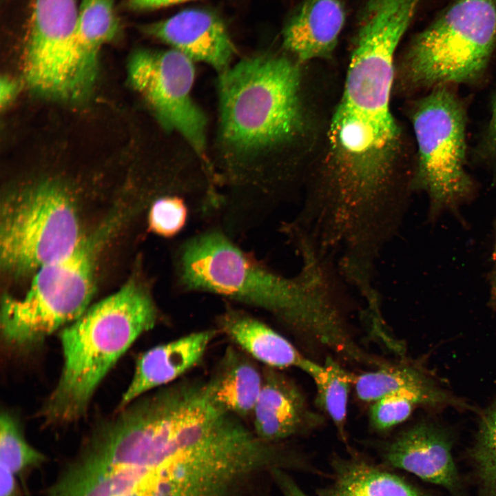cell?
I'll list each match as a JSON object with an SVG mask.
<instances>
[{"instance_id":"obj_1","label":"cell","mask_w":496,"mask_h":496,"mask_svg":"<svg viewBox=\"0 0 496 496\" xmlns=\"http://www.w3.org/2000/svg\"><path fill=\"white\" fill-rule=\"evenodd\" d=\"M411 23L401 8L386 2L362 6L343 94L330 125L333 158L331 187L346 209L380 207L390 192L398 130L390 110L396 49Z\"/></svg>"},{"instance_id":"obj_2","label":"cell","mask_w":496,"mask_h":496,"mask_svg":"<svg viewBox=\"0 0 496 496\" xmlns=\"http://www.w3.org/2000/svg\"><path fill=\"white\" fill-rule=\"evenodd\" d=\"M85 441L103 496H233L236 463L191 414L134 417Z\"/></svg>"},{"instance_id":"obj_3","label":"cell","mask_w":496,"mask_h":496,"mask_svg":"<svg viewBox=\"0 0 496 496\" xmlns=\"http://www.w3.org/2000/svg\"><path fill=\"white\" fill-rule=\"evenodd\" d=\"M176 259L178 281L185 290L213 293L262 309L311 347L324 345L335 333V293L327 272L314 260H304L298 276L287 278L216 229L188 239Z\"/></svg>"},{"instance_id":"obj_4","label":"cell","mask_w":496,"mask_h":496,"mask_svg":"<svg viewBox=\"0 0 496 496\" xmlns=\"http://www.w3.org/2000/svg\"><path fill=\"white\" fill-rule=\"evenodd\" d=\"M298 64L285 56L261 54L220 73L219 143L228 172L238 183L258 184L267 158L301 131Z\"/></svg>"},{"instance_id":"obj_5","label":"cell","mask_w":496,"mask_h":496,"mask_svg":"<svg viewBox=\"0 0 496 496\" xmlns=\"http://www.w3.org/2000/svg\"><path fill=\"white\" fill-rule=\"evenodd\" d=\"M158 310L146 285L136 279L90 308L63 329V366L41 411L47 424L82 416L95 389L121 355L152 329Z\"/></svg>"},{"instance_id":"obj_6","label":"cell","mask_w":496,"mask_h":496,"mask_svg":"<svg viewBox=\"0 0 496 496\" xmlns=\"http://www.w3.org/2000/svg\"><path fill=\"white\" fill-rule=\"evenodd\" d=\"M83 242L75 204L55 183L17 192L1 204L0 261L11 276L35 273L70 255Z\"/></svg>"},{"instance_id":"obj_7","label":"cell","mask_w":496,"mask_h":496,"mask_svg":"<svg viewBox=\"0 0 496 496\" xmlns=\"http://www.w3.org/2000/svg\"><path fill=\"white\" fill-rule=\"evenodd\" d=\"M496 44V0H455L411 41L404 68L418 85L468 81Z\"/></svg>"},{"instance_id":"obj_8","label":"cell","mask_w":496,"mask_h":496,"mask_svg":"<svg viewBox=\"0 0 496 496\" xmlns=\"http://www.w3.org/2000/svg\"><path fill=\"white\" fill-rule=\"evenodd\" d=\"M92 251L84 241L70 255L39 269L21 297L6 295L1 305V333L14 347L39 343L88 309L94 293Z\"/></svg>"},{"instance_id":"obj_9","label":"cell","mask_w":496,"mask_h":496,"mask_svg":"<svg viewBox=\"0 0 496 496\" xmlns=\"http://www.w3.org/2000/svg\"><path fill=\"white\" fill-rule=\"evenodd\" d=\"M413 123L419 150L416 185L427 195L428 219L446 213L459 216L475 196L464 169L463 110L450 91L437 88L417 105Z\"/></svg>"},{"instance_id":"obj_10","label":"cell","mask_w":496,"mask_h":496,"mask_svg":"<svg viewBox=\"0 0 496 496\" xmlns=\"http://www.w3.org/2000/svg\"><path fill=\"white\" fill-rule=\"evenodd\" d=\"M128 75L166 130L177 132L201 156L206 145L207 120L191 93L193 61L174 49L138 50L131 56Z\"/></svg>"},{"instance_id":"obj_11","label":"cell","mask_w":496,"mask_h":496,"mask_svg":"<svg viewBox=\"0 0 496 496\" xmlns=\"http://www.w3.org/2000/svg\"><path fill=\"white\" fill-rule=\"evenodd\" d=\"M23 48V71L34 91L73 99L77 66L76 0H32Z\"/></svg>"},{"instance_id":"obj_12","label":"cell","mask_w":496,"mask_h":496,"mask_svg":"<svg viewBox=\"0 0 496 496\" xmlns=\"http://www.w3.org/2000/svg\"><path fill=\"white\" fill-rule=\"evenodd\" d=\"M451 441L441 428L421 422L386 442L381 454L388 466L409 471L456 493L460 484L451 453Z\"/></svg>"},{"instance_id":"obj_13","label":"cell","mask_w":496,"mask_h":496,"mask_svg":"<svg viewBox=\"0 0 496 496\" xmlns=\"http://www.w3.org/2000/svg\"><path fill=\"white\" fill-rule=\"evenodd\" d=\"M143 29L193 61L205 63L220 73L229 67L234 45L224 23L211 12L185 10Z\"/></svg>"},{"instance_id":"obj_14","label":"cell","mask_w":496,"mask_h":496,"mask_svg":"<svg viewBox=\"0 0 496 496\" xmlns=\"http://www.w3.org/2000/svg\"><path fill=\"white\" fill-rule=\"evenodd\" d=\"M251 417L253 430L262 441L278 443L321 424L298 386L277 369L266 366Z\"/></svg>"},{"instance_id":"obj_15","label":"cell","mask_w":496,"mask_h":496,"mask_svg":"<svg viewBox=\"0 0 496 496\" xmlns=\"http://www.w3.org/2000/svg\"><path fill=\"white\" fill-rule=\"evenodd\" d=\"M216 333L211 329L191 333L142 353L117 411L148 391L174 382L198 363Z\"/></svg>"},{"instance_id":"obj_16","label":"cell","mask_w":496,"mask_h":496,"mask_svg":"<svg viewBox=\"0 0 496 496\" xmlns=\"http://www.w3.org/2000/svg\"><path fill=\"white\" fill-rule=\"evenodd\" d=\"M345 21L344 0H302L284 27L283 45L299 63L329 59Z\"/></svg>"},{"instance_id":"obj_17","label":"cell","mask_w":496,"mask_h":496,"mask_svg":"<svg viewBox=\"0 0 496 496\" xmlns=\"http://www.w3.org/2000/svg\"><path fill=\"white\" fill-rule=\"evenodd\" d=\"M120 29L116 0H81L76 25L77 66L73 99L82 97L92 87L100 51Z\"/></svg>"},{"instance_id":"obj_18","label":"cell","mask_w":496,"mask_h":496,"mask_svg":"<svg viewBox=\"0 0 496 496\" xmlns=\"http://www.w3.org/2000/svg\"><path fill=\"white\" fill-rule=\"evenodd\" d=\"M218 324L237 347L266 366L300 369L307 358L284 336L241 311L227 309Z\"/></svg>"},{"instance_id":"obj_19","label":"cell","mask_w":496,"mask_h":496,"mask_svg":"<svg viewBox=\"0 0 496 496\" xmlns=\"http://www.w3.org/2000/svg\"><path fill=\"white\" fill-rule=\"evenodd\" d=\"M249 357L242 350L228 347L207 380L213 399L242 420L251 417L262 384V371Z\"/></svg>"},{"instance_id":"obj_20","label":"cell","mask_w":496,"mask_h":496,"mask_svg":"<svg viewBox=\"0 0 496 496\" xmlns=\"http://www.w3.org/2000/svg\"><path fill=\"white\" fill-rule=\"evenodd\" d=\"M354 386L358 397L367 402L398 395L415 404H457L420 371L406 365L386 363L374 371L357 375Z\"/></svg>"},{"instance_id":"obj_21","label":"cell","mask_w":496,"mask_h":496,"mask_svg":"<svg viewBox=\"0 0 496 496\" xmlns=\"http://www.w3.org/2000/svg\"><path fill=\"white\" fill-rule=\"evenodd\" d=\"M334 481L321 496H427L400 477L353 456L333 462Z\"/></svg>"},{"instance_id":"obj_22","label":"cell","mask_w":496,"mask_h":496,"mask_svg":"<svg viewBox=\"0 0 496 496\" xmlns=\"http://www.w3.org/2000/svg\"><path fill=\"white\" fill-rule=\"evenodd\" d=\"M300 369L313 379L317 391L316 404L346 441L349 395L357 375L345 370L331 357L326 358L324 364L306 358Z\"/></svg>"},{"instance_id":"obj_23","label":"cell","mask_w":496,"mask_h":496,"mask_svg":"<svg viewBox=\"0 0 496 496\" xmlns=\"http://www.w3.org/2000/svg\"><path fill=\"white\" fill-rule=\"evenodd\" d=\"M45 455L26 441L17 418L4 411L0 417V464L14 475L21 476L39 466Z\"/></svg>"},{"instance_id":"obj_24","label":"cell","mask_w":496,"mask_h":496,"mask_svg":"<svg viewBox=\"0 0 496 496\" xmlns=\"http://www.w3.org/2000/svg\"><path fill=\"white\" fill-rule=\"evenodd\" d=\"M472 457L481 484L480 496H496V403L484 415Z\"/></svg>"},{"instance_id":"obj_25","label":"cell","mask_w":496,"mask_h":496,"mask_svg":"<svg viewBox=\"0 0 496 496\" xmlns=\"http://www.w3.org/2000/svg\"><path fill=\"white\" fill-rule=\"evenodd\" d=\"M187 207L176 196H165L152 205L148 225L152 231L162 237H172L180 232L187 218Z\"/></svg>"},{"instance_id":"obj_26","label":"cell","mask_w":496,"mask_h":496,"mask_svg":"<svg viewBox=\"0 0 496 496\" xmlns=\"http://www.w3.org/2000/svg\"><path fill=\"white\" fill-rule=\"evenodd\" d=\"M415 405L413 401L402 395L385 396L371 405L369 411L370 425L376 431H388L405 421Z\"/></svg>"},{"instance_id":"obj_27","label":"cell","mask_w":496,"mask_h":496,"mask_svg":"<svg viewBox=\"0 0 496 496\" xmlns=\"http://www.w3.org/2000/svg\"><path fill=\"white\" fill-rule=\"evenodd\" d=\"M271 476L284 496H309L299 488L284 469H273L271 472Z\"/></svg>"},{"instance_id":"obj_28","label":"cell","mask_w":496,"mask_h":496,"mask_svg":"<svg viewBox=\"0 0 496 496\" xmlns=\"http://www.w3.org/2000/svg\"><path fill=\"white\" fill-rule=\"evenodd\" d=\"M0 496H21L16 475L2 464L0 466Z\"/></svg>"},{"instance_id":"obj_29","label":"cell","mask_w":496,"mask_h":496,"mask_svg":"<svg viewBox=\"0 0 496 496\" xmlns=\"http://www.w3.org/2000/svg\"><path fill=\"white\" fill-rule=\"evenodd\" d=\"M190 0H126V6L134 11H145L166 7Z\"/></svg>"},{"instance_id":"obj_30","label":"cell","mask_w":496,"mask_h":496,"mask_svg":"<svg viewBox=\"0 0 496 496\" xmlns=\"http://www.w3.org/2000/svg\"><path fill=\"white\" fill-rule=\"evenodd\" d=\"M488 278L489 304L496 313V216L494 221L492 266Z\"/></svg>"},{"instance_id":"obj_31","label":"cell","mask_w":496,"mask_h":496,"mask_svg":"<svg viewBox=\"0 0 496 496\" xmlns=\"http://www.w3.org/2000/svg\"><path fill=\"white\" fill-rule=\"evenodd\" d=\"M1 105H8L12 99L17 92V83L8 77H1Z\"/></svg>"},{"instance_id":"obj_32","label":"cell","mask_w":496,"mask_h":496,"mask_svg":"<svg viewBox=\"0 0 496 496\" xmlns=\"http://www.w3.org/2000/svg\"><path fill=\"white\" fill-rule=\"evenodd\" d=\"M489 132L490 142L496 147V100L494 104L493 118Z\"/></svg>"}]
</instances>
